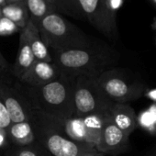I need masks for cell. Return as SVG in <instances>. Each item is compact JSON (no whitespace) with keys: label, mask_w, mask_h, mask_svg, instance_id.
I'll list each match as a JSON object with an SVG mask.
<instances>
[{"label":"cell","mask_w":156,"mask_h":156,"mask_svg":"<svg viewBox=\"0 0 156 156\" xmlns=\"http://www.w3.org/2000/svg\"><path fill=\"white\" fill-rule=\"evenodd\" d=\"M11 146L8 129L0 128V156H4L7 150Z\"/></svg>","instance_id":"obj_21"},{"label":"cell","mask_w":156,"mask_h":156,"mask_svg":"<svg viewBox=\"0 0 156 156\" xmlns=\"http://www.w3.org/2000/svg\"><path fill=\"white\" fill-rule=\"evenodd\" d=\"M151 29L155 31V34H156V18L153 20L152 21V24H151ZM155 41H156V38H155Z\"/></svg>","instance_id":"obj_26"},{"label":"cell","mask_w":156,"mask_h":156,"mask_svg":"<svg viewBox=\"0 0 156 156\" xmlns=\"http://www.w3.org/2000/svg\"><path fill=\"white\" fill-rule=\"evenodd\" d=\"M47 1H48V2H50V3H51L54 8H55V0H47Z\"/></svg>","instance_id":"obj_29"},{"label":"cell","mask_w":156,"mask_h":156,"mask_svg":"<svg viewBox=\"0 0 156 156\" xmlns=\"http://www.w3.org/2000/svg\"><path fill=\"white\" fill-rule=\"evenodd\" d=\"M11 65L5 59L3 54L0 51V75H7L8 73H10Z\"/></svg>","instance_id":"obj_23"},{"label":"cell","mask_w":156,"mask_h":156,"mask_svg":"<svg viewBox=\"0 0 156 156\" xmlns=\"http://www.w3.org/2000/svg\"><path fill=\"white\" fill-rule=\"evenodd\" d=\"M154 156H156V155H154Z\"/></svg>","instance_id":"obj_33"},{"label":"cell","mask_w":156,"mask_h":156,"mask_svg":"<svg viewBox=\"0 0 156 156\" xmlns=\"http://www.w3.org/2000/svg\"><path fill=\"white\" fill-rule=\"evenodd\" d=\"M79 7L89 23L108 39H119L117 15L108 5V0H77Z\"/></svg>","instance_id":"obj_9"},{"label":"cell","mask_w":156,"mask_h":156,"mask_svg":"<svg viewBox=\"0 0 156 156\" xmlns=\"http://www.w3.org/2000/svg\"><path fill=\"white\" fill-rule=\"evenodd\" d=\"M55 9L59 14H65L77 20H85L77 0H55Z\"/></svg>","instance_id":"obj_19"},{"label":"cell","mask_w":156,"mask_h":156,"mask_svg":"<svg viewBox=\"0 0 156 156\" xmlns=\"http://www.w3.org/2000/svg\"><path fill=\"white\" fill-rule=\"evenodd\" d=\"M18 1H21V0H6L7 3H13V2H18Z\"/></svg>","instance_id":"obj_28"},{"label":"cell","mask_w":156,"mask_h":156,"mask_svg":"<svg viewBox=\"0 0 156 156\" xmlns=\"http://www.w3.org/2000/svg\"><path fill=\"white\" fill-rule=\"evenodd\" d=\"M2 16L14 22L21 30H23L30 20V15L24 0L13 3H7L1 8Z\"/></svg>","instance_id":"obj_16"},{"label":"cell","mask_w":156,"mask_h":156,"mask_svg":"<svg viewBox=\"0 0 156 156\" xmlns=\"http://www.w3.org/2000/svg\"><path fill=\"white\" fill-rule=\"evenodd\" d=\"M61 75L60 69L53 62L35 61L18 80L27 87H38L58 79Z\"/></svg>","instance_id":"obj_11"},{"label":"cell","mask_w":156,"mask_h":156,"mask_svg":"<svg viewBox=\"0 0 156 156\" xmlns=\"http://www.w3.org/2000/svg\"><path fill=\"white\" fill-rule=\"evenodd\" d=\"M38 114L45 122L61 131L69 139L96 149L101 130L93 127L87 121V117L73 116L68 119H55L41 114L40 112Z\"/></svg>","instance_id":"obj_8"},{"label":"cell","mask_w":156,"mask_h":156,"mask_svg":"<svg viewBox=\"0 0 156 156\" xmlns=\"http://www.w3.org/2000/svg\"><path fill=\"white\" fill-rule=\"evenodd\" d=\"M124 0H108V5L109 7V9L115 14L117 15V12L119 11V9H121V7L123 6Z\"/></svg>","instance_id":"obj_24"},{"label":"cell","mask_w":156,"mask_h":156,"mask_svg":"<svg viewBox=\"0 0 156 156\" xmlns=\"http://www.w3.org/2000/svg\"><path fill=\"white\" fill-rule=\"evenodd\" d=\"M0 97L12 123L33 120L36 109L25 91L24 85L18 79L0 75Z\"/></svg>","instance_id":"obj_7"},{"label":"cell","mask_w":156,"mask_h":156,"mask_svg":"<svg viewBox=\"0 0 156 156\" xmlns=\"http://www.w3.org/2000/svg\"><path fill=\"white\" fill-rule=\"evenodd\" d=\"M31 123L37 143L51 156H94L98 152L95 148L76 142L49 125L37 110Z\"/></svg>","instance_id":"obj_4"},{"label":"cell","mask_w":156,"mask_h":156,"mask_svg":"<svg viewBox=\"0 0 156 156\" xmlns=\"http://www.w3.org/2000/svg\"><path fill=\"white\" fill-rule=\"evenodd\" d=\"M2 18V10H1V8H0V19Z\"/></svg>","instance_id":"obj_32"},{"label":"cell","mask_w":156,"mask_h":156,"mask_svg":"<svg viewBox=\"0 0 156 156\" xmlns=\"http://www.w3.org/2000/svg\"><path fill=\"white\" fill-rule=\"evenodd\" d=\"M35 61L36 60L30 49L27 35L25 31L22 30L20 31V36L18 54H17L14 64L11 65L10 73L16 78V79H20L23 75V73L33 64Z\"/></svg>","instance_id":"obj_13"},{"label":"cell","mask_w":156,"mask_h":156,"mask_svg":"<svg viewBox=\"0 0 156 156\" xmlns=\"http://www.w3.org/2000/svg\"><path fill=\"white\" fill-rule=\"evenodd\" d=\"M51 55L61 73L73 78H98L104 72L117 67L120 57L113 47L96 40L85 47L51 51Z\"/></svg>","instance_id":"obj_1"},{"label":"cell","mask_w":156,"mask_h":156,"mask_svg":"<svg viewBox=\"0 0 156 156\" xmlns=\"http://www.w3.org/2000/svg\"><path fill=\"white\" fill-rule=\"evenodd\" d=\"M97 81L113 103L129 104L140 98L146 93L145 84L124 69L114 67L101 73Z\"/></svg>","instance_id":"obj_5"},{"label":"cell","mask_w":156,"mask_h":156,"mask_svg":"<svg viewBox=\"0 0 156 156\" xmlns=\"http://www.w3.org/2000/svg\"><path fill=\"white\" fill-rule=\"evenodd\" d=\"M27 7L30 20L37 25L45 16L51 12H56L55 8L47 0H24Z\"/></svg>","instance_id":"obj_17"},{"label":"cell","mask_w":156,"mask_h":156,"mask_svg":"<svg viewBox=\"0 0 156 156\" xmlns=\"http://www.w3.org/2000/svg\"><path fill=\"white\" fill-rule=\"evenodd\" d=\"M151 2L152 3V5H153V6H155V7H156V0H151Z\"/></svg>","instance_id":"obj_31"},{"label":"cell","mask_w":156,"mask_h":156,"mask_svg":"<svg viewBox=\"0 0 156 156\" xmlns=\"http://www.w3.org/2000/svg\"><path fill=\"white\" fill-rule=\"evenodd\" d=\"M129 147V136L119 129L107 113L96 150L105 155L117 156L128 151Z\"/></svg>","instance_id":"obj_10"},{"label":"cell","mask_w":156,"mask_h":156,"mask_svg":"<svg viewBox=\"0 0 156 156\" xmlns=\"http://www.w3.org/2000/svg\"><path fill=\"white\" fill-rule=\"evenodd\" d=\"M145 95L147 96V98H149L151 100H152L154 103H156V88L145 93Z\"/></svg>","instance_id":"obj_25"},{"label":"cell","mask_w":156,"mask_h":156,"mask_svg":"<svg viewBox=\"0 0 156 156\" xmlns=\"http://www.w3.org/2000/svg\"><path fill=\"white\" fill-rule=\"evenodd\" d=\"M75 78L62 73L58 79L38 87L24 85L34 108L45 116L68 119L74 116L73 94Z\"/></svg>","instance_id":"obj_2"},{"label":"cell","mask_w":156,"mask_h":156,"mask_svg":"<svg viewBox=\"0 0 156 156\" xmlns=\"http://www.w3.org/2000/svg\"><path fill=\"white\" fill-rule=\"evenodd\" d=\"M7 4V2H6V0H0V8H2V7H4L5 5Z\"/></svg>","instance_id":"obj_27"},{"label":"cell","mask_w":156,"mask_h":156,"mask_svg":"<svg viewBox=\"0 0 156 156\" xmlns=\"http://www.w3.org/2000/svg\"><path fill=\"white\" fill-rule=\"evenodd\" d=\"M25 31L30 49L34 55L36 61H44V62H52L51 51L43 40L41 37L40 31L37 26L30 20L26 27L23 29Z\"/></svg>","instance_id":"obj_14"},{"label":"cell","mask_w":156,"mask_h":156,"mask_svg":"<svg viewBox=\"0 0 156 156\" xmlns=\"http://www.w3.org/2000/svg\"><path fill=\"white\" fill-rule=\"evenodd\" d=\"M11 120L8 110L5 107V104L0 97V128L1 129H8L11 125Z\"/></svg>","instance_id":"obj_22"},{"label":"cell","mask_w":156,"mask_h":156,"mask_svg":"<svg viewBox=\"0 0 156 156\" xmlns=\"http://www.w3.org/2000/svg\"><path fill=\"white\" fill-rule=\"evenodd\" d=\"M94 156H106V155H105V154H103V153H101V152H98V151Z\"/></svg>","instance_id":"obj_30"},{"label":"cell","mask_w":156,"mask_h":156,"mask_svg":"<svg viewBox=\"0 0 156 156\" xmlns=\"http://www.w3.org/2000/svg\"><path fill=\"white\" fill-rule=\"evenodd\" d=\"M22 30L17 26L14 22L3 17L0 19V36H10L17 32H20Z\"/></svg>","instance_id":"obj_20"},{"label":"cell","mask_w":156,"mask_h":156,"mask_svg":"<svg viewBox=\"0 0 156 156\" xmlns=\"http://www.w3.org/2000/svg\"><path fill=\"white\" fill-rule=\"evenodd\" d=\"M108 113L112 122L128 136L138 127L137 115L129 104L114 103Z\"/></svg>","instance_id":"obj_12"},{"label":"cell","mask_w":156,"mask_h":156,"mask_svg":"<svg viewBox=\"0 0 156 156\" xmlns=\"http://www.w3.org/2000/svg\"><path fill=\"white\" fill-rule=\"evenodd\" d=\"M8 133L11 145L27 146L37 142L32 123L30 121L11 123L8 128Z\"/></svg>","instance_id":"obj_15"},{"label":"cell","mask_w":156,"mask_h":156,"mask_svg":"<svg viewBox=\"0 0 156 156\" xmlns=\"http://www.w3.org/2000/svg\"><path fill=\"white\" fill-rule=\"evenodd\" d=\"M4 156H51L46 151L39 143H34L27 146H15L11 145Z\"/></svg>","instance_id":"obj_18"},{"label":"cell","mask_w":156,"mask_h":156,"mask_svg":"<svg viewBox=\"0 0 156 156\" xmlns=\"http://www.w3.org/2000/svg\"><path fill=\"white\" fill-rule=\"evenodd\" d=\"M36 26L50 51L81 48L95 41L58 12L48 14Z\"/></svg>","instance_id":"obj_3"},{"label":"cell","mask_w":156,"mask_h":156,"mask_svg":"<svg viewBox=\"0 0 156 156\" xmlns=\"http://www.w3.org/2000/svg\"><path fill=\"white\" fill-rule=\"evenodd\" d=\"M73 103L76 117L107 113L114 104L104 94L97 78L87 76L75 78Z\"/></svg>","instance_id":"obj_6"}]
</instances>
